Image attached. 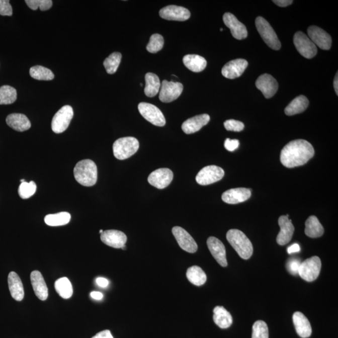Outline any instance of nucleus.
<instances>
[{"instance_id": "1", "label": "nucleus", "mask_w": 338, "mask_h": 338, "mask_svg": "<svg viewBox=\"0 0 338 338\" xmlns=\"http://www.w3.org/2000/svg\"><path fill=\"white\" fill-rule=\"evenodd\" d=\"M314 155L312 145L308 141L298 139L289 142L281 152L280 160L288 168L305 164Z\"/></svg>"}, {"instance_id": "2", "label": "nucleus", "mask_w": 338, "mask_h": 338, "mask_svg": "<svg viewBox=\"0 0 338 338\" xmlns=\"http://www.w3.org/2000/svg\"><path fill=\"white\" fill-rule=\"evenodd\" d=\"M73 174L75 180L86 187L94 186L98 178L97 165L94 161L90 159L81 160L76 163Z\"/></svg>"}, {"instance_id": "3", "label": "nucleus", "mask_w": 338, "mask_h": 338, "mask_svg": "<svg viewBox=\"0 0 338 338\" xmlns=\"http://www.w3.org/2000/svg\"><path fill=\"white\" fill-rule=\"evenodd\" d=\"M227 240L243 260L251 257L253 246L250 240L244 233L238 229H230L226 234Z\"/></svg>"}, {"instance_id": "4", "label": "nucleus", "mask_w": 338, "mask_h": 338, "mask_svg": "<svg viewBox=\"0 0 338 338\" xmlns=\"http://www.w3.org/2000/svg\"><path fill=\"white\" fill-rule=\"evenodd\" d=\"M139 148V142L135 137L120 138L115 141L113 145V152L115 157L119 160L129 158Z\"/></svg>"}, {"instance_id": "5", "label": "nucleus", "mask_w": 338, "mask_h": 338, "mask_svg": "<svg viewBox=\"0 0 338 338\" xmlns=\"http://www.w3.org/2000/svg\"><path fill=\"white\" fill-rule=\"evenodd\" d=\"M256 26L261 37L268 47L275 50L280 49L281 47L280 41L267 20L261 17L256 18Z\"/></svg>"}, {"instance_id": "6", "label": "nucleus", "mask_w": 338, "mask_h": 338, "mask_svg": "<svg viewBox=\"0 0 338 338\" xmlns=\"http://www.w3.org/2000/svg\"><path fill=\"white\" fill-rule=\"evenodd\" d=\"M321 261L317 256H313L301 263L298 275L303 280L308 282L316 280L321 272Z\"/></svg>"}, {"instance_id": "7", "label": "nucleus", "mask_w": 338, "mask_h": 338, "mask_svg": "<svg viewBox=\"0 0 338 338\" xmlns=\"http://www.w3.org/2000/svg\"><path fill=\"white\" fill-rule=\"evenodd\" d=\"M73 117V110L70 106H65L59 110L53 117L52 129L56 134L65 131Z\"/></svg>"}, {"instance_id": "8", "label": "nucleus", "mask_w": 338, "mask_h": 338, "mask_svg": "<svg viewBox=\"0 0 338 338\" xmlns=\"http://www.w3.org/2000/svg\"><path fill=\"white\" fill-rule=\"evenodd\" d=\"M138 109L142 116L151 124L158 127H163L165 125L164 115L159 109L153 105L142 102L139 104Z\"/></svg>"}, {"instance_id": "9", "label": "nucleus", "mask_w": 338, "mask_h": 338, "mask_svg": "<svg viewBox=\"0 0 338 338\" xmlns=\"http://www.w3.org/2000/svg\"><path fill=\"white\" fill-rule=\"evenodd\" d=\"M224 176L223 169L216 165H209L199 172L196 179L200 185L207 186L221 181Z\"/></svg>"}, {"instance_id": "10", "label": "nucleus", "mask_w": 338, "mask_h": 338, "mask_svg": "<svg viewBox=\"0 0 338 338\" xmlns=\"http://www.w3.org/2000/svg\"><path fill=\"white\" fill-rule=\"evenodd\" d=\"M293 40L297 50L304 58L311 59L316 55L317 50L316 45L304 33H296Z\"/></svg>"}, {"instance_id": "11", "label": "nucleus", "mask_w": 338, "mask_h": 338, "mask_svg": "<svg viewBox=\"0 0 338 338\" xmlns=\"http://www.w3.org/2000/svg\"><path fill=\"white\" fill-rule=\"evenodd\" d=\"M183 91V84L173 81L163 80L160 89V101L163 103H170L179 98Z\"/></svg>"}, {"instance_id": "12", "label": "nucleus", "mask_w": 338, "mask_h": 338, "mask_svg": "<svg viewBox=\"0 0 338 338\" xmlns=\"http://www.w3.org/2000/svg\"><path fill=\"white\" fill-rule=\"evenodd\" d=\"M173 171L167 168H161L152 172L148 176V182L155 188L162 189L167 188L173 181Z\"/></svg>"}, {"instance_id": "13", "label": "nucleus", "mask_w": 338, "mask_h": 338, "mask_svg": "<svg viewBox=\"0 0 338 338\" xmlns=\"http://www.w3.org/2000/svg\"><path fill=\"white\" fill-rule=\"evenodd\" d=\"M173 233L179 246L189 253H195L198 246L193 237L183 228L179 226L173 228Z\"/></svg>"}, {"instance_id": "14", "label": "nucleus", "mask_w": 338, "mask_h": 338, "mask_svg": "<svg viewBox=\"0 0 338 338\" xmlns=\"http://www.w3.org/2000/svg\"><path fill=\"white\" fill-rule=\"evenodd\" d=\"M308 34L309 39L315 45L322 50H328L331 48L332 39L331 36L324 30L316 26L308 28Z\"/></svg>"}, {"instance_id": "15", "label": "nucleus", "mask_w": 338, "mask_h": 338, "mask_svg": "<svg viewBox=\"0 0 338 338\" xmlns=\"http://www.w3.org/2000/svg\"><path fill=\"white\" fill-rule=\"evenodd\" d=\"M159 15L163 19L184 22L189 19L191 13L185 8L169 5L160 10Z\"/></svg>"}, {"instance_id": "16", "label": "nucleus", "mask_w": 338, "mask_h": 338, "mask_svg": "<svg viewBox=\"0 0 338 338\" xmlns=\"http://www.w3.org/2000/svg\"><path fill=\"white\" fill-rule=\"evenodd\" d=\"M224 24L229 28L233 37L237 40H243L247 37V30L244 24L240 22L234 15L225 13L223 16Z\"/></svg>"}, {"instance_id": "17", "label": "nucleus", "mask_w": 338, "mask_h": 338, "mask_svg": "<svg viewBox=\"0 0 338 338\" xmlns=\"http://www.w3.org/2000/svg\"><path fill=\"white\" fill-rule=\"evenodd\" d=\"M256 86L260 90L266 99H270L276 94L278 89V81L270 74H263L259 76L256 81Z\"/></svg>"}, {"instance_id": "18", "label": "nucleus", "mask_w": 338, "mask_h": 338, "mask_svg": "<svg viewBox=\"0 0 338 338\" xmlns=\"http://www.w3.org/2000/svg\"><path fill=\"white\" fill-rule=\"evenodd\" d=\"M101 239L105 244L110 247L120 249L125 245L127 235L124 232L118 230H107L102 233Z\"/></svg>"}, {"instance_id": "19", "label": "nucleus", "mask_w": 338, "mask_h": 338, "mask_svg": "<svg viewBox=\"0 0 338 338\" xmlns=\"http://www.w3.org/2000/svg\"><path fill=\"white\" fill-rule=\"evenodd\" d=\"M248 62L244 59L239 58L225 64L222 69V74L224 77L234 79L242 75L247 67Z\"/></svg>"}, {"instance_id": "20", "label": "nucleus", "mask_w": 338, "mask_h": 338, "mask_svg": "<svg viewBox=\"0 0 338 338\" xmlns=\"http://www.w3.org/2000/svg\"><path fill=\"white\" fill-rule=\"evenodd\" d=\"M207 244L210 252L219 265L222 267H226V251L223 243L216 237H210L207 240Z\"/></svg>"}, {"instance_id": "21", "label": "nucleus", "mask_w": 338, "mask_h": 338, "mask_svg": "<svg viewBox=\"0 0 338 338\" xmlns=\"http://www.w3.org/2000/svg\"><path fill=\"white\" fill-rule=\"evenodd\" d=\"M278 222L280 227V232L278 235L276 240L279 245H286L291 241L294 232V227L292 224L291 220L289 219L288 214L281 216Z\"/></svg>"}, {"instance_id": "22", "label": "nucleus", "mask_w": 338, "mask_h": 338, "mask_svg": "<svg viewBox=\"0 0 338 338\" xmlns=\"http://www.w3.org/2000/svg\"><path fill=\"white\" fill-rule=\"evenodd\" d=\"M251 196L250 189L235 188L229 189L222 194V199L225 203L237 204L245 202Z\"/></svg>"}, {"instance_id": "23", "label": "nucleus", "mask_w": 338, "mask_h": 338, "mask_svg": "<svg viewBox=\"0 0 338 338\" xmlns=\"http://www.w3.org/2000/svg\"><path fill=\"white\" fill-rule=\"evenodd\" d=\"M209 121L210 116L208 114L197 115L186 120L182 125V129L186 134H194L208 124Z\"/></svg>"}, {"instance_id": "24", "label": "nucleus", "mask_w": 338, "mask_h": 338, "mask_svg": "<svg viewBox=\"0 0 338 338\" xmlns=\"http://www.w3.org/2000/svg\"><path fill=\"white\" fill-rule=\"evenodd\" d=\"M30 280L35 295L40 300L45 301L48 298V289L42 274L38 271H33Z\"/></svg>"}, {"instance_id": "25", "label": "nucleus", "mask_w": 338, "mask_h": 338, "mask_svg": "<svg viewBox=\"0 0 338 338\" xmlns=\"http://www.w3.org/2000/svg\"><path fill=\"white\" fill-rule=\"evenodd\" d=\"M294 326L297 333L302 338H307L311 336L312 328L309 320L301 312H294L293 316Z\"/></svg>"}, {"instance_id": "26", "label": "nucleus", "mask_w": 338, "mask_h": 338, "mask_svg": "<svg viewBox=\"0 0 338 338\" xmlns=\"http://www.w3.org/2000/svg\"><path fill=\"white\" fill-rule=\"evenodd\" d=\"M8 282L12 298L17 301H22L25 295L24 288L19 276L15 272L10 273Z\"/></svg>"}, {"instance_id": "27", "label": "nucleus", "mask_w": 338, "mask_h": 338, "mask_svg": "<svg viewBox=\"0 0 338 338\" xmlns=\"http://www.w3.org/2000/svg\"><path fill=\"white\" fill-rule=\"evenodd\" d=\"M6 122L9 127L18 132L26 131L31 127V122L24 114H10L7 117Z\"/></svg>"}, {"instance_id": "28", "label": "nucleus", "mask_w": 338, "mask_h": 338, "mask_svg": "<svg viewBox=\"0 0 338 338\" xmlns=\"http://www.w3.org/2000/svg\"><path fill=\"white\" fill-rule=\"evenodd\" d=\"M183 63L187 68L193 72L203 71L207 66L206 59L197 55H187L184 56Z\"/></svg>"}, {"instance_id": "29", "label": "nucleus", "mask_w": 338, "mask_h": 338, "mask_svg": "<svg viewBox=\"0 0 338 338\" xmlns=\"http://www.w3.org/2000/svg\"><path fill=\"white\" fill-rule=\"evenodd\" d=\"M213 319L215 323L222 329H227L232 324V317L223 306H216L214 309Z\"/></svg>"}, {"instance_id": "30", "label": "nucleus", "mask_w": 338, "mask_h": 338, "mask_svg": "<svg viewBox=\"0 0 338 338\" xmlns=\"http://www.w3.org/2000/svg\"><path fill=\"white\" fill-rule=\"evenodd\" d=\"M309 106L308 99L305 96H299L294 99L288 106L286 107L285 114L289 116L301 114L306 111Z\"/></svg>"}, {"instance_id": "31", "label": "nucleus", "mask_w": 338, "mask_h": 338, "mask_svg": "<svg viewBox=\"0 0 338 338\" xmlns=\"http://www.w3.org/2000/svg\"><path fill=\"white\" fill-rule=\"evenodd\" d=\"M305 234L311 238H317L322 236L324 234V228L320 223L316 216H311L305 222Z\"/></svg>"}, {"instance_id": "32", "label": "nucleus", "mask_w": 338, "mask_h": 338, "mask_svg": "<svg viewBox=\"0 0 338 338\" xmlns=\"http://www.w3.org/2000/svg\"><path fill=\"white\" fill-rule=\"evenodd\" d=\"M145 87L144 93L148 97H153L160 91L161 83L159 78L153 73H147L145 75Z\"/></svg>"}, {"instance_id": "33", "label": "nucleus", "mask_w": 338, "mask_h": 338, "mask_svg": "<svg viewBox=\"0 0 338 338\" xmlns=\"http://www.w3.org/2000/svg\"><path fill=\"white\" fill-rule=\"evenodd\" d=\"M187 278L194 285L201 286L207 281V276L202 268L197 266H192L187 271Z\"/></svg>"}, {"instance_id": "34", "label": "nucleus", "mask_w": 338, "mask_h": 338, "mask_svg": "<svg viewBox=\"0 0 338 338\" xmlns=\"http://www.w3.org/2000/svg\"><path fill=\"white\" fill-rule=\"evenodd\" d=\"M55 288L56 293L63 299L70 298L73 295V287L67 278H61L56 280Z\"/></svg>"}, {"instance_id": "35", "label": "nucleus", "mask_w": 338, "mask_h": 338, "mask_svg": "<svg viewBox=\"0 0 338 338\" xmlns=\"http://www.w3.org/2000/svg\"><path fill=\"white\" fill-rule=\"evenodd\" d=\"M71 219L68 212H62L55 214L47 215L45 217V223L50 226H61L67 224Z\"/></svg>"}, {"instance_id": "36", "label": "nucleus", "mask_w": 338, "mask_h": 338, "mask_svg": "<svg viewBox=\"0 0 338 338\" xmlns=\"http://www.w3.org/2000/svg\"><path fill=\"white\" fill-rule=\"evenodd\" d=\"M30 75L38 80H52L55 77L50 69L40 65L32 66L30 70Z\"/></svg>"}, {"instance_id": "37", "label": "nucleus", "mask_w": 338, "mask_h": 338, "mask_svg": "<svg viewBox=\"0 0 338 338\" xmlns=\"http://www.w3.org/2000/svg\"><path fill=\"white\" fill-rule=\"evenodd\" d=\"M17 99V90L9 86L0 87V105L14 103Z\"/></svg>"}, {"instance_id": "38", "label": "nucleus", "mask_w": 338, "mask_h": 338, "mask_svg": "<svg viewBox=\"0 0 338 338\" xmlns=\"http://www.w3.org/2000/svg\"><path fill=\"white\" fill-rule=\"evenodd\" d=\"M122 54L119 52H114L105 60L104 65L109 74H114L116 72L121 61Z\"/></svg>"}, {"instance_id": "39", "label": "nucleus", "mask_w": 338, "mask_h": 338, "mask_svg": "<svg viewBox=\"0 0 338 338\" xmlns=\"http://www.w3.org/2000/svg\"><path fill=\"white\" fill-rule=\"evenodd\" d=\"M164 45V40L162 35L153 34L151 36L149 43L147 46V50L151 53H156L162 49Z\"/></svg>"}, {"instance_id": "40", "label": "nucleus", "mask_w": 338, "mask_h": 338, "mask_svg": "<svg viewBox=\"0 0 338 338\" xmlns=\"http://www.w3.org/2000/svg\"><path fill=\"white\" fill-rule=\"evenodd\" d=\"M37 191V185L35 182L31 181L30 183H22L20 184L19 189V194L22 199H27L34 195Z\"/></svg>"}, {"instance_id": "41", "label": "nucleus", "mask_w": 338, "mask_h": 338, "mask_svg": "<svg viewBox=\"0 0 338 338\" xmlns=\"http://www.w3.org/2000/svg\"><path fill=\"white\" fill-rule=\"evenodd\" d=\"M252 338H269V329L265 321L259 320L252 326Z\"/></svg>"}, {"instance_id": "42", "label": "nucleus", "mask_w": 338, "mask_h": 338, "mask_svg": "<svg viewBox=\"0 0 338 338\" xmlns=\"http://www.w3.org/2000/svg\"><path fill=\"white\" fill-rule=\"evenodd\" d=\"M30 9L37 10L40 9L41 11H46L52 7V0H26L25 1Z\"/></svg>"}, {"instance_id": "43", "label": "nucleus", "mask_w": 338, "mask_h": 338, "mask_svg": "<svg viewBox=\"0 0 338 338\" xmlns=\"http://www.w3.org/2000/svg\"><path fill=\"white\" fill-rule=\"evenodd\" d=\"M225 129L228 131L240 132L244 129L242 122L235 120H227L224 123Z\"/></svg>"}, {"instance_id": "44", "label": "nucleus", "mask_w": 338, "mask_h": 338, "mask_svg": "<svg viewBox=\"0 0 338 338\" xmlns=\"http://www.w3.org/2000/svg\"><path fill=\"white\" fill-rule=\"evenodd\" d=\"M13 9L9 0H0V15L12 16Z\"/></svg>"}, {"instance_id": "45", "label": "nucleus", "mask_w": 338, "mask_h": 338, "mask_svg": "<svg viewBox=\"0 0 338 338\" xmlns=\"http://www.w3.org/2000/svg\"><path fill=\"white\" fill-rule=\"evenodd\" d=\"M301 261L296 259L288 261L287 263L286 267L289 273L293 275H296L298 274L299 266L301 265Z\"/></svg>"}, {"instance_id": "46", "label": "nucleus", "mask_w": 338, "mask_h": 338, "mask_svg": "<svg viewBox=\"0 0 338 338\" xmlns=\"http://www.w3.org/2000/svg\"><path fill=\"white\" fill-rule=\"evenodd\" d=\"M239 146V141L237 139H227L224 142V147L228 151L233 152Z\"/></svg>"}, {"instance_id": "47", "label": "nucleus", "mask_w": 338, "mask_h": 338, "mask_svg": "<svg viewBox=\"0 0 338 338\" xmlns=\"http://www.w3.org/2000/svg\"><path fill=\"white\" fill-rule=\"evenodd\" d=\"M92 338H114L109 330H104L99 332Z\"/></svg>"}, {"instance_id": "48", "label": "nucleus", "mask_w": 338, "mask_h": 338, "mask_svg": "<svg viewBox=\"0 0 338 338\" xmlns=\"http://www.w3.org/2000/svg\"><path fill=\"white\" fill-rule=\"evenodd\" d=\"M278 6L281 7H286L293 4L292 0H274L273 1Z\"/></svg>"}, {"instance_id": "49", "label": "nucleus", "mask_w": 338, "mask_h": 338, "mask_svg": "<svg viewBox=\"0 0 338 338\" xmlns=\"http://www.w3.org/2000/svg\"><path fill=\"white\" fill-rule=\"evenodd\" d=\"M96 283L98 284V286L101 287V288H107L109 286V281L107 280L106 278H99L96 280Z\"/></svg>"}, {"instance_id": "50", "label": "nucleus", "mask_w": 338, "mask_h": 338, "mask_svg": "<svg viewBox=\"0 0 338 338\" xmlns=\"http://www.w3.org/2000/svg\"><path fill=\"white\" fill-rule=\"evenodd\" d=\"M301 248L298 244H293L288 248V252L291 255V254L299 252Z\"/></svg>"}, {"instance_id": "51", "label": "nucleus", "mask_w": 338, "mask_h": 338, "mask_svg": "<svg viewBox=\"0 0 338 338\" xmlns=\"http://www.w3.org/2000/svg\"><path fill=\"white\" fill-rule=\"evenodd\" d=\"M91 296L92 298L96 299V300H101V299L104 298L103 294L101 293V292H92Z\"/></svg>"}, {"instance_id": "52", "label": "nucleus", "mask_w": 338, "mask_h": 338, "mask_svg": "<svg viewBox=\"0 0 338 338\" xmlns=\"http://www.w3.org/2000/svg\"><path fill=\"white\" fill-rule=\"evenodd\" d=\"M337 73L336 74V76H335L334 79V91L335 92H336V94L337 96H338V77H337Z\"/></svg>"}, {"instance_id": "53", "label": "nucleus", "mask_w": 338, "mask_h": 338, "mask_svg": "<svg viewBox=\"0 0 338 338\" xmlns=\"http://www.w3.org/2000/svg\"><path fill=\"white\" fill-rule=\"evenodd\" d=\"M20 181H21V183H25V181L24 180V179H22V180Z\"/></svg>"}, {"instance_id": "54", "label": "nucleus", "mask_w": 338, "mask_h": 338, "mask_svg": "<svg viewBox=\"0 0 338 338\" xmlns=\"http://www.w3.org/2000/svg\"><path fill=\"white\" fill-rule=\"evenodd\" d=\"M103 232H104L103 230H102V229L100 230V233H101V234H102V233Z\"/></svg>"}, {"instance_id": "55", "label": "nucleus", "mask_w": 338, "mask_h": 338, "mask_svg": "<svg viewBox=\"0 0 338 338\" xmlns=\"http://www.w3.org/2000/svg\"><path fill=\"white\" fill-rule=\"evenodd\" d=\"M220 30H221V32H222V31L223 30V29H222V28H221V29H220Z\"/></svg>"}]
</instances>
